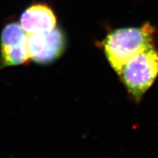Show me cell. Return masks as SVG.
<instances>
[{
	"label": "cell",
	"instance_id": "6da1fadb",
	"mask_svg": "<svg viewBox=\"0 0 158 158\" xmlns=\"http://www.w3.org/2000/svg\"><path fill=\"white\" fill-rule=\"evenodd\" d=\"M157 39L156 28L145 23L138 27H125L110 31L102 44L106 59L118 75L130 59L155 46Z\"/></svg>",
	"mask_w": 158,
	"mask_h": 158
},
{
	"label": "cell",
	"instance_id": "7a4b0ae2",
	"mask_svg": "<svg viewBox=\"0 0 158 158\" xmlns=\"http://www.w3.org/2000/svg\"><path fill=\"white\" fill-rule=\"evenodd\" d=\"M128 93L139 102L158 77V49L155 46L135 55L118 73Z\"/></svg>",
	"mask_w": 158,
	"mask_h": 158
},
{
	"label": "cell",
	"instance_id": "3957f363",
	"mask_svg": "<svg viewBox=\"0 0 158 158\" xmlns=\"http://www.w3.org/2000/svg\"><path fill=\"white\" fill-rule=\"evenodd\" d=\"M30 59L27 34L19 23L6 24L1 33L0 69L25 64Z\"/></svg>",
	"mask_w": 158,
	"mask_h": 158
},
{
	"label": "cell",
	"instance_id": "277c9868",
	"mask_svg": "<svg viewBox=\"0 0 158 158\" xmlns=\"http://www.w3.org/2000/svg\"><path fill=\"white\" fill-rule=\"evenodd\" d=\"M27 47L31 60L46 64L62 54L65 48V37L62 31L55 27L50 31L27 35Z\"/></svg>",
	"mask_w": 158,
	"mask_h": 158
},
{
	"label": "cell",
	"instance_id": "5b68a950",
	"mask_svg": "<svg viewBox=\"0 0 158 158\" xmlns=\"http://www.w3.org/2000/svg\"><path fill=\"white\" fill-rule=\"evenodd\" d=\"M19 24L27 35L43 33L56 27V15L48 5L34 4L22 13Z\"/></svg>",
	"mask_w": 158,
	"mask_h": 158
}]
</instances>
